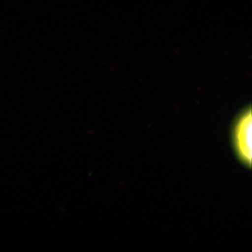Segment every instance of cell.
<instances>
[{"label":"cell","mask_w":252,"mask_h":252,"mask_svg":"<svg viewBox=\"0 0 252 252\" xmlns=\"http://www.w3.org/2000/svg\"><path fill=\"white\" fill-rule=\"evenodd\" d=\"M252 109L248 107L236 117L231 130L233 151L244 166L252 167Z\"/></svg>","instance_id":"1"}]
</instances>
